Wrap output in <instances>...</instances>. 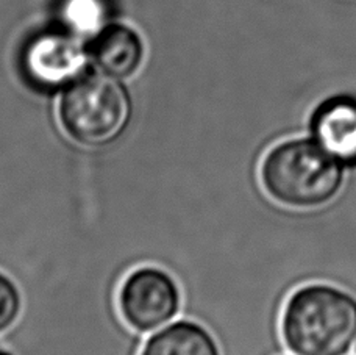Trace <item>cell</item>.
<instances>
[{
    "label": "cell",
    "instance_id": "277c9868",
    "mask_svg": "<svg viewBox=\"0 0 356 355\" xmlns=\"http://www.w3.org/2000/svg\"><path fill=\"white\" fill-rule=\"evenodd\" d=\"M118 308L131 331L154 333L180 313L181 291L168 271L141 266L124 278L118 293Z\"/></svg>",
    "mask_w": 356,
    "mask_h": 355
},
{
    "label": "cell",
    "instance_id": "ba28073f",
    "mask_svg": "<svg viewBox=\"0 0 356 355\" xmlns=\"http://www.w3.org/2000/svg\"><path fill=\"white\" fill-rule=\"evenodd\" d=\"M138 355H224V352L207 327L194 321H177L150 335Z\"/></svg>",
    "mask_w": 356,
    "mask_h": 355
},
{
    "label": "cell",
    "instance_id": "30bf717a",
    "mask_svg": "<svg viewBox=\"0 0 356 355\" xmlns=\"http://www.w3.org/2000/svg\"><path fill=\"white\" fill-rule=\"evenodd\" d=\"M339 285L356 296V237L348 247L339 269Z\"/></svg>",
    "mask_w": 356,
    "mask_h": 355
},
{
    "label": "cell",
    "instance_id": "3957f363",
    "mask_svg": "<svg viewBox=\"0 0 356 355\" xmlns=\"http://www.w3.org/2000/svg\"><path fill=\"white\" fill-rule=\"evenodd\" d=\"M131 116L130 94L119 80L81 74L61 91L58 120L63 132L83 148H104L122 135Z\"/></svg>",
    "mask_w": 356,
    "mask_h": 355
},
{
    "label": "cell",
    "instance_id": "9c48e42d",
    "mask_svg": "<svg viewBox=\"0 0 356 355\" xmlns=\"http://www.w3.org/2000/svg\"><path fill=\"white\" fill-rule=\"evenodd\" d=\"M22 313L21 290L3 272H0V335L10 332Z\"/></svg>",
    "mask_w": 356,
    "mask_h": 355
},
{
    "label": "cell",
    "instance_id": "52a82bcc",
    "mask_svg": "<svg viewBox=\"0 0 356 355\" xmlns=\"http://www.w3.org/2000/svg\"><path fill=\"white\" fill-rule=\"evenodd\" d=\"M144 42L135 30L122 24L108 25L94 36L89 58L100 74L119 81L131 79L144 63Z\"/></svg>",
    "mask_w": 356,
    "mask_h": 355
},
{
    "label": "cell",
    "instance_id": "7c38bea8",
    "mask_svg": "<svg viewBox=\"0 0 356 355\" xmlns=\"http://www.w3.org/2000/svg\"><path fill=\"white\" fill-rule=\"evenodd\" d=\"M286 355H291V354H286Z\"/></svg>",
    "mask_w": 356,
    "mask_h": 355
},
{
    "label": "cell",
    "instance_id": "8992f818",
    "mask_svg": "<svg viewBox=\"0 0 356 355\" xmlns=\"http://www.w3.org/2000/svg\"><path fill=\"white\" fill-rule=\"evenodd\" d=\"M24 69L29 84L40 91H63L83 74V54L71 41L47 38L31 46Z\"/></svg>",
    "mask_w": 356,
    "mask_h": 355
},
{
    "label": "cell",
    "instance_id": "5b68a950",
    "mask_svg": "<svg viewBox=\"0 0 356 355\" xmlns=\"http://www.w3.org/2000/svg\"><path fill=\"white\" fill-rule=\"evenodd\" d=\"M308 135L347 173L356 171V86H342L311 106L305 123Z\"/></svg>",
    "mask_w": 356,
    "mask_h": 355
},
{
    "label": "cell",
    "instance_id": "7a4b0ae2",
    "mask_svg": "<svg viewBox=\"0 0 356 355\" xmlns=\"http://www.w3.org/2000/svg\"><path fill=\"white\" fill-rule=\"evenodd\" d=\"M346 177L347 171L305 133L278 139L258 163V180L267 198L294 210L328 204Z\"/></svg>",
    "mask_w": 356,
    "mask_h": 355
},
{
    "label": "cell",
    "instance_id": "8fae6325",
    "mask_svg": "<svg viewBox=\"0 0 356 355\" xmlns=\"http://www.w3.org/2000/svg\"><path fill=\"white\" fill-rule=\"evenodd\" d=\"M355 354H356V343H355Z\"/></svg>",
    "mask_w": 356,
    "mask_h": 355
},
{
    "label": "cell",
    "instance_id": "6da1fadb",
    "mask_svg": "<svg viewBox=\"0 0 356 355\" xmlns=\"http://www.w3.org/2000/svg\"><path fill=\"white\" fill-rule=\"evenodd\" d=\"M280 333L291 355H350L356 343V296L327 282L297 287L283 306Z\"/></svg>",
    "mask_w": 356,
    "mask_h": 355
}]
</instances>
